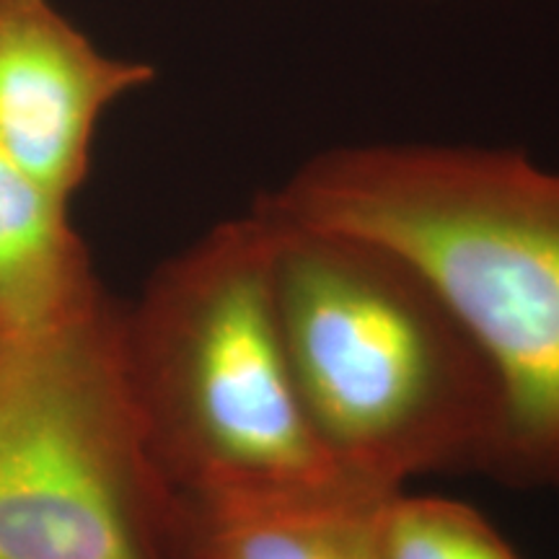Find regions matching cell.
I'll list each match as a JSON object with an SVG mask.
<instances>
[{"label":"cell","mask_w":559,"mask_h":559,"mask_svg":"<svg viewBox=\"0 0 559 559\" xmlns=\"http://www.w3.org/2000/svg\"><path fill=\"white\" fill-rule=\"evenodd\" d=\"M257 200L415 264L498 379L492 477L559 492V171L519 148L355 143L313 153Z\"/></svg>","instance_id":"1"},{"label":"cell","mask_w":559,"mask_h":559,"mask_svg":"<svg viewBox=\"0 0 559 559\" xmlns=\"http://www.w3.org/2000/svg\"><path fill=\"white\" fill-rule=\"evenodd\" d=\"M272 288L300 404L349 485L389 498L436 472L492 477L498 379L430 280L360 236L277 218Z\"/></svg>","instance_id":"2"},{"label":"cell","mask_w":559,"mask_h":559,"mask_svg":"<svg viewBox=\"0 0 559 559\" xmlns=\"http://www.w3.org/2000/svg\"><path fill=\"white\" fill-rule=\"evenodd\" d=\"M275 228L251 202L158 262L122 306L124 362L177 495L226 506L370 498L319 443L280 332Z\"/></svg>","instance_id":"3"},{"label":"cell","mask_w":559,"mask_h":559,"mask_svg":"<svg viewBox=\"0 0 559 559\" xmlns=\"http://www.w3.org/2000/svg\"><path fill=\"white\" fill-rule=\"evenodd\" d=\"M109 290L0 337V559H169L177 489L153 456Z\"/></svg>","instance_id":"4"},{"label":"cell","mask_w":559,"mask_h":559,"mask_svg":"<svg viewBox=\"0 0 559 559\" xmlns=\"http://www.w3.org/2000/svg\"><path fill=\"white\" fill-rule=\"evenodd\" d=\"M153 81L151 62L99 50L52 0H0V151L60 198L86 185L104 115Z\"/></svg>","instance_id":"5"},{"label":"cell","mask_w":559,"mask_h":559,"mask_svg":"<svg viewBox=\"0 0 559 559\" xmlns=\"http://www.w3.org/2000/svg\"><path fill=\"white\" fill-rule=\"evenodd\" d=\"M104 290L70 200L0 151V337L47 332Z\"/></svg>","instance_id":"6"},{"label":"cell","mask_w":559,"mask_h":559,"mask_svg":"<svg viewBox=\"0 0 559 559\" xmlns=\"http://www.w3.org/2000/svg\"><path fill=\"white\" fill-rule=\"evenodd\" d=\"M379 506L358 498L226 506L177 495L169 559H379Z\"/></svg>","instance_id":"7"},{"label":"cell","mask_w":559,"mask_h":559,"mask_svg":"<svg viewBox=\"0 0 559 559\" xmlns=\"http://www.w3.org/2000/svg\"><path fill=\"white\" fill-rule=\"evenodd\" d=\"M379 559H521L479 510L440 495H389L376 508Z\"/></svg>","instance_id":"8"}]
</instances>
